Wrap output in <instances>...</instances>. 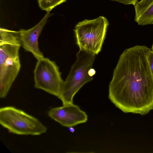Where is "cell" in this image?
<instances>
[{
    "instance_id": "1",
    "label": "cell",
    "mask_w": 153,
    "mask_h": 153,
    "mask_svg": "<svg viewBox=\"0 0 153 153\" xmlns=\"http://www.w3.org/2000/svg\"><path fill=\"white\" fill-rule=\"evenodd\" d=\"M149 50L140 45L126 49L114 70L108 98L123 112L144 115L153 110V76L147 58Z\"/></svg>"
},
{
    "instance_id": "2",
    "label": "cell",
    "mask_w": 153,
    "mask_h": 153,
    "mask_svg": "<svg viewBox=\"0 0 153 153\" xmlns=\"http://www.w3.org/2000/svg\"><path fill=\"white\" fill-rule=\"evenodd\" d=\"M76 56V60L64 81L58 97L63 105L73 103L74 95L84 85L93 80L96 73L92 68L95 55L79 49Z\"/></svg>"
},
{
    "instance_id": "3",
    "label": "cell",
    "mask_w": 153,
    "mask_h": 153,
    "mask_svg": "<svg viewBox=\"0 0 153 153\" xmlns=\"http://www.w3.org/2000/svg\"><path fill=\"white\" fill-rule=\"evenodd\" d=\"M109 25L107 19L101 16L79 22L74 30L79 49L98 54L101 50Z\"/></svg>"
},
{
    "instance_id": "4",
    "label": "cell",
    "mask_w": 153,
    "mask_h": 153,
    "mask_svg": "<svg viewBox=\"0 0 153 153\" xmlns=\"http://www.w3.org/2000/svg\"><path fill=\"white\" fill-rule=\"evenodd\" d=\"M0 124L9 132L19 135H39L47 130L37 118L13 106L1 108Z\"/></svg>"
},
{
    "instance_id": "5",
    "label": "cell",
    "mask_w": 153,
    "mask_h": 153,
    "mask_svg": "<svg viewBox=\"0 0 153 153\" xmlns=\"http://www.w3.org/2000/svg\"><path fill=\"white\" fill-rule=\"evenodd\" d=\"M20 40H10L0 43V97L7 96L19 72L21 65Z\"/></svg>"
},
{
    "instance_id": "6",
    "label": "cell",
    "mask_w": 153,
    "mask_h": 153,
    "mask_svg": "<svg viewBox=\"0 0 153 153\" xmlns=\"http://www.w3.org/2000/svg\"><path fill=\"white\" fill-rule=\"evenodd\" d=\"M33 74L35 88L58 97L64 81L55 62L44 57L38 60Z\"/></svg>"
},
{
    "instance_id": "7",
    "label": "cell",
    "mask_w": 153,
    "mask_h": 153,
    "mask_svg": "<svg viewBox=\"0 0 153 153\" xmlns=\"http://www.w3.org/2000/svg\"><path fill=\"white\" fill-rule=\"evenodd\" d=\"M48 115L62 126L68 128L86 123L88 119L86 113L73 103L52 108Z\"/></svg>"
},
{
    "instance_id": "8",
    "label": "cell",
    "mask_w": 153,
    "mask_h": 153,
    "mask_svg": "<svg viewBox=\"0 0 153 153\" xmlns=\"http://www.w3.org/2000/svg\"><path fill=\"white\" fill-rule=\"evenodd\" d=\"M51 15L47 12L42 20L36 25L28 30L21 29L18 31L21 46L33 55L37 60L44 57L38 45V39L48 18Z\"/></svg>"
},
{
    "instance_id": "9",
    "label": "cell",
    "mask_w": 153,
    "mask_h": 153,
    "mask_svg": "<svg viewBox=\"0 0 153 153\" xmlns=\"http://www.w3.org/2000/svg\"><path fill=\"white\" fill-rule=\"evenodd\" d=\"M134 21L139 25L153 24V0H141L134 5Z\"/></svg>"
},
{
    "instance_id": "10",
    "label": "cell",
    "mask_w": 153,
    "mask_h": 153,
    "mask_svg": "<svg viewBox=\"0 0 153 153\" xmlns=\"http://www.w3.org/2000/svg\"><path fill=\"white\" fill-rule=\"evenodd\" d=\"M67 0H38L39 8L43 10L50 12L54 7L66 1Z\"/></svg>"
},
{
    "instance_id": "11",
    "label": "cell",
    "mask_w": 153,
    "mask_h": 153,
    "mask_svg": "<svg viewBox=\"0 0 153 153\" xmlns=\"http://www.w3.org/2000/svg\"><path fill=\"white\" fill-rule=\"evenodd\" d=\"M147 58L150 68L153 76V51L150 49L147 54Z\"/></svg>"
},
{
    "instance_id": "12",
    "label": "cell",
    "mask_w": 153,
    "mask_h": 153,
    "mask_svg": "<svg viewBox=\"0 0 153 153\" xmlns=\"http://www.w3.org/2000/svg\"><path fill=\"white\" fill-rule=\"evenodd\" d=\"M111 1H115L120 3H122L125 5L133 4L134 5L138 2L137 0H109Z\"/></svg>"
},
{
    "instance_id": "13",
    "label": "cell",
    "mask_w": 153,
    "mask_h": 153,
    "mask_svg": "<svg viewBox=\"0 0 153 153\" xmlns=\"http://www.w3.org/2000/svg\"><path fill=\"white\" fill-rule=\"evenodd\" d=\"M69 130L72 133H73L75 131L74 128L73 127H68Z\"/></svg>"
},
{
    "instance_id": "14",
    "label": "cell",
    "mask_w": 153,
    "mask_h": 153,
    "mask_svg": "<svg viewBox=\"0 0 153 153\" xmlns=\"http://www.w3.org/2000/svg\"><path fill=\"white\" fill-rule=\"evenodd\" d=\"M152 51H153V45L152 46Z\"/></svg>"
}]
</instances>
